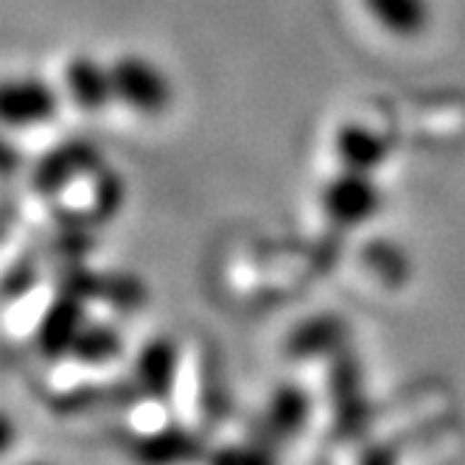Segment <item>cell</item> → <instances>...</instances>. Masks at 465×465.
<instances>
[{
    "mask_svg": "<svg viewBox=\"0 0 465 465\" xmlns=\"http://www.w3.org/2000/svg\"><path fill=\"white\" fill-rule=\"evenodd\" d=\"M115 104L141 118L163 115L174 102V84L160 64L143 54H121L110 62Z\"/></svg>",
    "mask_w": 465,
    "mask_h": 465,
    "instance_id": "1",
    "label": "cell"
},
{
    "mask_svg": "<svg viewBox=\"0 0 465 465\" xmlns=\"http://www.w3.org/2000/svg\"><path fill=\"white\" fill-rule=\"evenodd\" d=\"M62 95L37 76L12 79L4 90V121L17 129L45 126L59 113Z\"/></svg>",
    "mask_w": 465,
    "mask_h": 465,
    "instance_id": "3",
    "label": "cell"
},
{
    "mask_svg": "<svg viewBox=\"0 0 465 465\" xmlns=\"http://www.w3.org/2000/svg\"><path fill=\"white\" fill-rule=\"evenodd\" d=\"M368 20L395 40L420 37L431 23V0H361Z\"/></svg>",
    "mask_w": 465,
    "mask_h": 465,
    "instance_id": "5",
    "label": "cell"
},
{
    "mask_svg": "<svg viewBox=\"0 0 465 465\" xmlns=\"http://www.w3.org/2000/svg\"><path fill=\"white\" fill-rule=\"evenodd\" d=\"M62 90L82 113H102L115 104L110 64L93 56H74L62 71Z\"/></svg>",
    "mask_w": 465,
    "mask_h": 465,
    "instance_id": "4",
    "label": "cell"
},
{
    "mask_svg": "<svg viewBox=\"0 0 465 465\" xmlns=\"http://www.w3.org/2000/svg\"><path fill=\"white\" fill-rule=\"evenodd\" d=\"M121 342L113 331L107 328H87V331H79L74 345H71V353L87 364H102L107 359H113L118 353Z\"/></svg>",
    "mask_w": 465,
    "mask_h": 465,
    "instance_id": "10",
    "label": "cell"
},
{
    "mask_svg": "<svg viewBox=\"0 0 465 465\" xmlns=\"http://www.w3.org/2000/svg\"><path fill=\"white\" fill-rule=\"evenodd\" d=\"M309 420V395L297 387H281L267 407V440L297 435Z\"/></svg>",
    "mask_w": 465,
    "mask_h": 465,
    "instance_id": "7",
    "label": "cell"
},
{
    "mask_svg": "<svg viewBox=\"0 0 465 465\" xmlns=\"http://www.w3.org/2000/svg\"><path fill=\"white\" fill-rule=\"evenodd\" d=\"M334 154L340 169L373 174L379 165H384L390 143L381 132L371 129L368 124H345L334 138Z\"/></svg>",
    "mask_w": 465,
    "mask_h": 465,
    "instance_id": "6",
    "label": "cell"
},
{
    "mask_svg": "<svg viewBox=\"0 0 465 465\" xmlns=\"http://www.w3.org/2000/svg\"><path fill=\"white\" fill-rule=\"evenodd\" d=\"M322 213L337 227H361L376 219L381 208V191L373 174L340 169V174L331 177L320 193Z\"/></svg>",
    "mask_w": 465,
    "mask_h": 465,
    "instance_id": "2",
    "label": "cell"
},
{
    "mask_svg": "<svg viewBox=\"0 0 465 465\" xmlns=\"http://www.w3.org/2000/svg\"><path fill=\"white\" fill-rule=\"evenodd\" d=\"M28 465H43V462H28Z\"/></svg>",
    "mask_w": 465,
    "mask_h": 465,
    "instance_id": "12",
    "label": "cell"
},
{
    "mask_svg": "<svg viewBox=\"0 0 465 465\" xmlns=\"http://www.w3.org/2000/svg\"><path fill=\"white\" fill-rule=\"evenodd\" d=\"M211 465H270V457L258 446H227L211 454Z\"/></svg>",
    "mask_w": 465,
    "mask_h": 465,
    "instance_id": "11",
    "label": "cell"
},
{
    "mask_svg": "<svg viewBox=\"0 0 465 465\" xmlns=\"http://www.w3.org/2000/svg\"><path fill=\"white\" fill-rule=\"evenodd\" d=\"M193 454V440L183 429L157 426L141 438L138 457L146 465H177L185 462V457Z\"/></svg>",
    "mask_w": 465,
    "mask_h": 465,
    "instance_id": "9",
    "label": "cell"
},
{
    "mask_svg": "<svg viewBox=\"0 0 465 465\" xmlns=\"http://www.w3.org/2000/svg\"><path fill=\"white\" fill-rule=\"evenodd\" d=\"M174 371H177V351L169 340H152L138 361V376L143 390L163 401L169 390L174 387Z\"/></svg>",
    "mask_w": 465,
    "mask_h": 465,
    "instance_id": "8",
    "label": "cell"
}]
</instances>
